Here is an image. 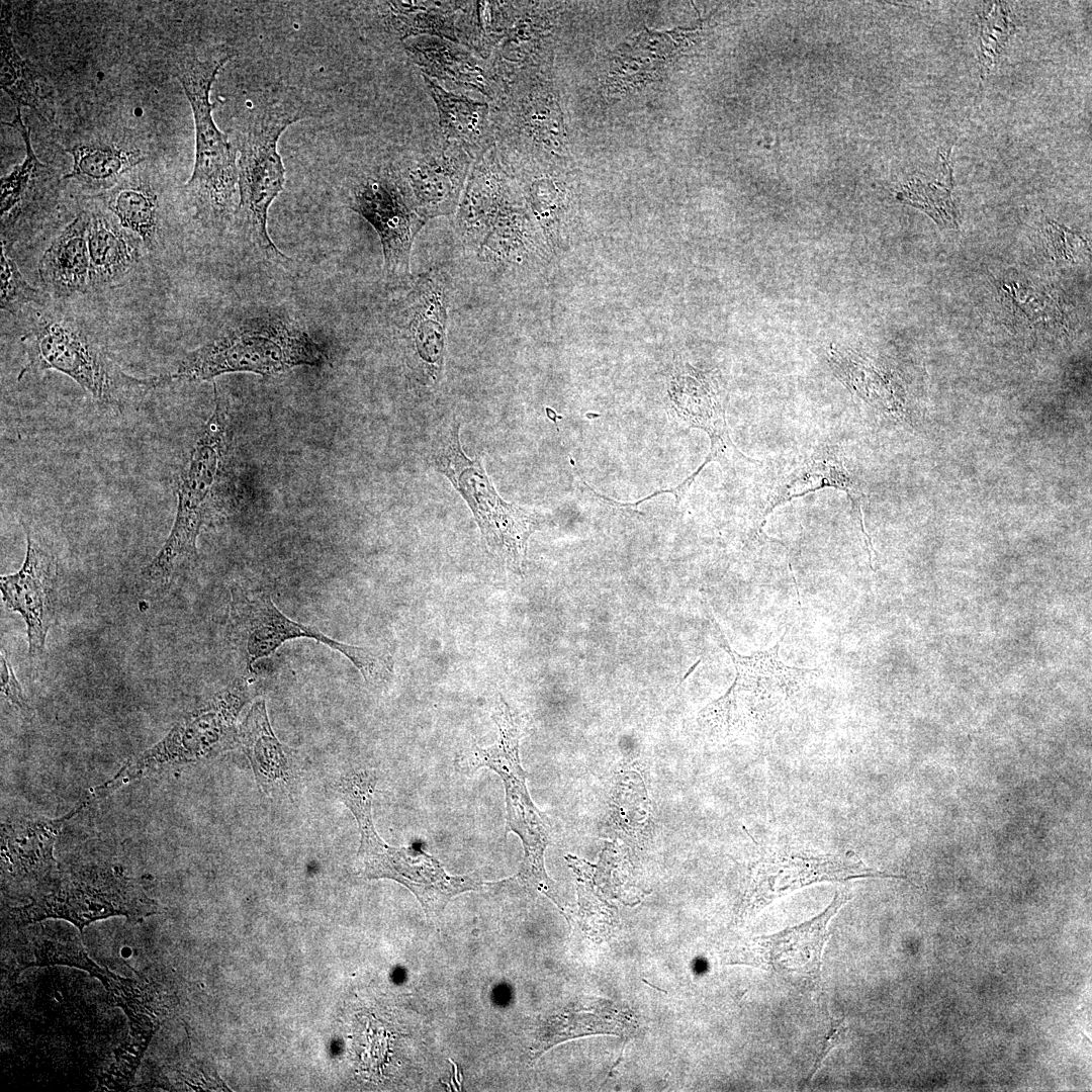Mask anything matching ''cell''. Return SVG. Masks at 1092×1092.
Listing matches in <instances>:
<instances>
[{"mask_svg": "<svg viewBox=\"0 0 1092 1092\" xmlns=\"http://www.w3.org/2000/svg\"><path fill=\"white\" fill-rule=\"evenodd\" d=\"M109 210L118 222L138 236L148 250L159 245V196L151 181L131 172L107 193Z\"/></svg>", "mask_w": 1092, "mask_h": 1092, "instance_id": "cell-26", "label": "cell"}, {"mask_svg": "<svg viewBox=\"0 0 1092 1092\" xmlns=\"http://www.w3.org/2000/svg\"><path fill=\"white\" fill-rule=\"evenodd\" d=\"M416 288L410 302L406 330L419 359L435 375L443 365L445 294L439 283L428 276Z\"/></svg>", "mask_w": 1092, "mask_h": 1092, "instance_id": "cell-24", "label": "cell"}, {"mask_svg": "<svg viewBox=\"0 0 1092 1092\" xmlns=\"http://www.w3.org/2000/svg\"><path fill=\"white\" fill-rule=\"evenodd\" d=\"M473 162L464 150L443 139L395 176L412 208L427 222L454 212Z\"/></svg>", "mask_w": 1092, "mask_h": 1092, "instance_id": "cell-17", "label": "cell"}, {"mask_svg": "<svg viewBox=\"0 0 1092 1092\" xmlns=\"http://www.w3.org/2000/svg\"><path fill=\"white\" fill-rule=\"evenodd\" d=\"M67 151L73 157V167L63 179L97 191L110 190L147 160L140 149L115 142L80 143Z\"/></svg>", "mask_w": 1092, "mask_h": 1092, "instance_id": "cell-25", "label": "cell"}, {"mask_svg": "<svg viewBox=\"0 0 1092 1092\" xmlns=\"http://www.w3.org/2000/svg\"><path fill=\"white\" fill-rule=\"evenodd\" d=\"M327 361L324 348L298 321L284 310L268 309L225 324L161 377L165 383L207 381L235 372L277 375Z\"/></svg>", "mask_w": 1092, "mask_h": 1092, "instance_id": "cell-2", "label": "cell"}, {"mask_svg": "<svg viewBox=\"0 0 1092 1092\" xmlns=\"http://www.w3.org/2000/svg\"><path fill=\"white\" fill-rule=\"evenodd\" d=\"M12 12L10 5L2 4L1 9V70L0 86L17 106L33 109L39 118L47 120L42 105L39 74L37 70L17 52L12 37Z\"/></svg>", "mask_w": 1092, "mask_h": 1092, "instance_id": "cell-28", "label": "cell"}, {"mask_svg": "<svg viewBox=\"0 0 1092 1092\" xmlns=\"http://www.w3.org/2000/svg\"><path fill=\"white\" fill-rule=\"evenodd\" d=\"M492 719L498 729L497 742L472 752L469 764L474 769L487 767L503 781L506 793L508 832L516 833L523 844L524 857L517 878L527 889L540 892L561 906L554 882L547 876L544 853L550 842L549 826L533 804L526 787V772L519 756L520 720L500 696Z\"/></svg>", "mask_w": 1092, "mask_h": 1092, "instance_id": "cell-8", "label": "cell"}, {"mask_svg": "<svg viewBox=\"0 0 1092 1092\" xmlns=\"http://www.w3.org/2000/svg\"><path fill=\"white\" fill-rule=\"evenodd\" d=\"M458 425L442 438L435 453L437 469L461 493L480 529L485 548L509 568L522 573L535 514L505 502L491 484L479 458L470 459L459 442Z\"/></svg>", "mask_w": 1092, "mask_h": 1092, "instance_id": "cell-11", "label": "cell"}, {"mask_svg": "<svg viewBox=\"0 0 1092 1092\" xmlns=\"http://www.w3.org/2000/svg\"><path fill=\"white\" fill-rule=\"evenodd\" d=\"M50 295L31 286L20 272L17 264L11 259L2 246L1 253V293L0 306L13 315L21 312L27 304L35 303L43 305L50 300Z\"/></svg>", "mask_w": 1092, "mask_h": 1092, "instance_id": "cell-32", "label": "cell"}, {"mask_svg": "<svg viewBox=\"0 0 1092 1092\" xmlns=\"http://www.w3.org/2000/svg\"><path fill=\"white\" fill-rule=\"evenodd\" d=\"M844 1034H845V1025H844V1023L842 1021H836L835 1020L832 1023V1027H831L827 1037H826V1039H825V1041H824V1043L822 1045L821 1052L819 1053V1056H818V1058H817V1060H816V1062L814 1064L812 1072L810 1073V1076L808 1077L807 1081H809L810 1078L816 1073L817 1069L819 1068V1066L821 1065V1063L825 1059L826 1055L830 1052V1050L833 1046H835L836 1044H838L840 1042V1040L843 1038Z\"/></svg>", "mask_w": 1092, "mask_h": 1092, "instance_id": "cell-34", "label": "cell"}, {"mask_svg": "<svg viewBox=\"0 0 1092 1092\" xmlns=\"http://www.w3.org/2000/svg\"><path fill=\"white\" fill-rule=\"evenodd\" d=\"M83 798L63 816L48 818L16 815L1 823V870L10 880L51 884L60 874L54 856L56 841L65 824L90 803Z\"/></svg>", "mask_w": 1092, "mask_h": 1092, "instance_id": "cell-18", "label": "cell"}, {"mask_svg": "<svg viewBox=\"0 0 1092 1092\" xmlns=\"http://www.w3.org/2000/svg\"><path fill=\"white\" fill-rule=\"evenodd\" d=\"M159 903L121 869L90 864L62 877L59 874L47 891L12 908L10 916L18 924L63 919L82 934L87 925L100 919L124 916L139 922L159 913Z\"/></svg>", "mask_w": 1092, "mask_h": 1092, "instance_id": "cell-7", "label": "cell"}, {"mask_svg": "<svg viewBox=\"0 0 1092 1092\" xmlns=\"http://www.w3.org/2000/svg\"><path fill=\"white\" fill-rule=\"evenodd\" d=\"M239 736L258 777L261 775L275 778L270 760L282 770L285 757L271 730L264 701L251 707L241 725Z\"/></svg>", "mask_w": 1092, "mask_h": 1092, "instance_id": "cell-29", "label": "cell"}, {"mask_svg": "<svg viewBox=\"0 0 1092 1092\" xmlns=\"http://www.w3.org/2000/svg\"><path fill=\"white\" fill-rule=\"evenodd\" d=\"M786 633L772 647L749 655L735 652L721 635L736 675L722 697L700 711L697 719L705 732L721 739L754 733L794 704L817 670L790 666L781 659Z\"/></svg>", "mask_w": 1092, "mask_h": 1092, "instance_id": "cell-4", "label": "cell"}, {"mask_svg": "<svg viewBox=\"0 0 1092 1092\" xmlns=\"http://www.w3.org/2000/svg\"><path fill=\"white\" fill-rule=\"evenodd\" d=\"M214 408L200 431L177 483V507L170 533L142 576L167 585L198 557L196 542L206 523L226 451V414L213 383Z\"/></svg>", "mask_w": 1092, "mask_h": 1092, "instance_id": "cell-5", "label": "cell"}, {"mask_svg": "<svg viewBox=\"0 0 1092 1092\" xmlns=\"http://www.w3.org/2000/svg\"><path fill=\"white\" fill-rule=\"evenodd\" d=\"M246 691L244 679L237 678L207 705L175 724L160 741L128 759L88 796L91 800L103 798L141 777L221 750L233 737L235 720L245 702Z\"/></svg>", "mask_w": 1092, "mask_h": 1092, "instance_id": "cell-12", "label": "cell"}, {"mask_svg": "<svg viewBox=\"0 0 1092 1092\" xmlns=\"http://www.w3.org/2000/svg\"><path fill=\"white\" fill-rule=\"evenodd\" d=\"M141 239L104 213H92L88 229V290L119 285L138 266Z\"/></svg>", "mask_w": 1092, "mask_h": 1092, "instance_id": "cell-22", "label": "cell"}, {"mask_svg": "<svg viewBox=\"0 0 1092 1092\" xmlns=\"http://www.w3.org/2000/svg\"><path fill=\"white\" fill-rule=\"evenodd\" d=\"M95 978L101 981L111 1001L127 1015L130 1028L127 1040L147 1049L163 1013L159 993L148 984L116 976L106 969L100 968Z\"/></svg>", "mask_w": 1092, "mask_h": 1092, "instance_id": "cell-27", "label": "cell"}, {"mask_svg": "<svg viewBox=\"0 0 1092 1092\" xmlns=\"http://www.w3.org/2000/svg\"><path fill=\"white\" fill-rule=\"evenodd\" d=\"M825 487L840 489L850 498L861 533L867 540L866 544L871 561L873 547L862 521V493L857 482L845 467L842 452L835 445L824 444L815 448L779 478L766 497L761 522L763 523L767 515L778 506Z\"/></svg>", "mask_w": 1092, "mask_h": 1092, "instance_id": "cell-19", "label": "cell"}, {"mask_svg": "<svg viewBox=\"0 0 1092 1092\" xmlns=\"http://www.w3.org/2000/svg\"><path fill=\"white\" fill-rule=\"evenodd\" d=\"M91 214L80 212L52 241L38 262L44 291L57 299L88 291V229Z\"/></svg>", "mask_w": 1092, "mask_h": 1092, "instance_id": "cell-20", "label": "cell"}, {"mask_svg": "<svg viewBox=\"0 0 1092 1092\" xmlns=\"http://www.w3.org/2000/svg\"><path fill=\"white\" fill-rule=\"evenodd\" d=\"M3 124L16 130L22 138L25 145V158L20 164L16 165L7 176L1 179L0 212L2 217L6 216L7 213L20 204L24 195L27 193L30 182L35 179L36 175L44 168L33 152L30 141V130L29 128L27 129L22 120L19 106H17L15 118L10 122H3Z\"/></svg>", "mask_w": 1092, "mask_h": 1092, "instance_id": "cell-31", "label": "cell"}, {"mask_svg": "<svg viewBox=\"0 0 1092 1092\" xmlns=\"http://www.w3.org/2000/svg\"><path fill=\"white\" fill-rule=\"evenodd\" d=\"M849 898L848 890L840 889L828 907L811 920L776 934L753 938L744 948L742 960L745 964L774 971L798 986L816 983L820 977L828 924Z\"/></svg>", "mask_w": 1092, "mask_h": 1092, "instance_id": "cell-16", "label": "cell"}, {"mask_svg": "<svg viewBox=\"0 0 1092 1092\" xmlns=\"http://www.w3.org/2000/svg\"><path fill=\"white\" fill-rule=\"evenodd\" d=\"M21 343L26 364L18 380L28 374L58 371L109 412L136 407L163 384L161 375L141 378L125 372L100 336L74 315L39 311L33 315Z\"/></svg>", "mask_w": 1092, "mask_h": 1092, "instance_id": "cell-1", "label": "cell"}, {"mask_svg": "<svg viewBox=\"0 0 1092 1092\" xmlns=\"http://www.w3.org/2000/svg\"><path fill=\"white\" fill-rule=\"evenodd\" d=\"M26 537V553L21 567L14 573L2 575V601L18 613L26 625L28 653L39 656L58 610L59 561L53 548L22 522Z\"/></svg>", "mask_w": 1092, "mask_h": 1092, "instance_id": "cell-14", "label": "cell"}, {"mask_svg": "<svg viewBox=\"0 0 1092 1092\" xmlns=\"http://www.w3.org/2000/svg\"><path fill=\"white\" fill-rule=\"evenodd\" d=\"M229 60V56L186 58L176 73L191 105L195 126V162L185 191L196 215L216 224L226 221L237 210V150L216 126L209 98L212 84Z\"/></svg>", "mask_w": 1092, "mask_h": 1092, "instance_id": "cell-6", "label": "cell"}, {"mask_svg": "<svg viewBox=\"0 0 1092 1092\" xmlns=\"http://www.w3.org/2000/svg\"><path fill=\"white\" fill-rule=\"evenodd\" d=\"M424 76L434 100L444 140L464 150L473 160L495 145L491 110L487 103L446 90Z\"/></svg>", "mask_w": 1092, "mask_h": 1092, "instance_id": "cell-23", "label": "cell"}, {"mask_svg": "<svg viewBox=\"0 0 1092 1092\" xmlns=\"http://www.w3.org/2000/svg\"><path fill=\"white\" fill-rule=\"evenodd\" d=\"M32 960L27 967L64 965L95 975L97 966L87 954L82 939L75 932L42 928L32 937Z\"/></svg>", "mask_w": 1092, "mask_h": 1092, "instance_id": "cell-30", "label": "cell"}, {"mask_svg": "<svg viewBox=\"0 0 1092 1092\" xmlns=\"http://www.w3.org/2000/svg\"><path fill=\"white\" fill-rule=\"evenodd\" d=\"M0 666L2 698L13 705L24 718L30 719L34 715L33 708L16 677L4 648H1Z\"/></svg>", "mask_w": 1092, "mask_h": 1092, "instance_id": "cell-33", "label": "cell"}, {"mask_svg": "<svg viewBox=\"0 0 1092 1092\" xmlns=\"http://www.w3.org/2000/svg\"><path fill=\"white\" fill-rule=\"evenodd\" d=\"M303 114L295 109L269 106L254 113L241 138L237 161L239 214L248 241L266 259L287 260L267 230L268 210L282 191L285 169L277 150L279 138Z\"/></svg>", "mask_w": 1092, "mask_h": 1092, "instance_id": "cell-10", "label": "cell"}, {"mask_svg": "<svg viewBox=\"0 0 1092 1092\" xmlns=\"http://www.w3.org/2000/svg\"><path fill=\"white\" fill-rule=\"evenodd\" d=\"M350 207L376 231L381 242L384 272L400 280L410 271L414 239L426 223L412 208L395 174L369 177L353 191Z\"/></svg>", "mask_w": 1092, "mask_h": 1092, "instance_id": "cell-15", "label": "cell"}, {"mask_svg": "<svg viewBox=\"0 0 1092 1092\" xmlns=\"http://www.w3.org/2000/svg\"><path fill=\"white\" fill-rule=\"evenodd\" d=\"M856 878L905 879L868 867L850 850L821 852L793 845L767 848L749 864L740 915L753 916L772 901L813 884Z\"/></svg>", "mask_w": 1092, "mask_h": 1092, "instance_id": "cell-13", "label": "cell"}, {"mask_svg": "<svg viewBox=\"0 0 1092 1092\" xmlns=\"http://www.w3.org/2000/svg\"><path fill=\"white\" fill-rule=\"evenodd\" d=\"M404 47L411 59L427 77L451 81L494 98L498 82L493 66L485 65L466 49L445 38L423 35L408 37Z\"/></svg>", "mask_w": 1092, "mask_h": 1092, "instance_id": "cell-21", "label": "cell"}, {"mask_svg": "<svg viewBox=\"0 0 1092 1092\" xmlns=\"http://www.w3.org/2000/svg\"><path fill=\"white\" fill-rule=\"evenodd\" d=\"M228 633L247 668L288 640L309 638L346 656L371 686L386 684L393 673L387 652L339 642L313 626L293 621L278 610L268 590L258 587L232 589Z\"/></svg>", "mask_w": 1092, "mask_h": 1092, "instance_id": "cell-9", "label": "cell"}, {"mask_svg": "<svg viewBox=\"0 0 1092 1092\" xmlns=\"http://www.w3.org/2000/svg\"><path fill=\"white\" fill-rule=\"evenodd\" d=\"M376 783L375 772L360 771L342 780L338 788L343 802L359 826L357 857L362 867V877L391 879L403 885L416 896L426 917L434 922L454 897L489 884L475 873L451 876L432 854L414 847L391 846L383 841L372 820Z\"/></svg>", "mask_w": 1092, "mask_h": 1092, "instance_id": "cell-3", "label": "cell"}]
</instances>
